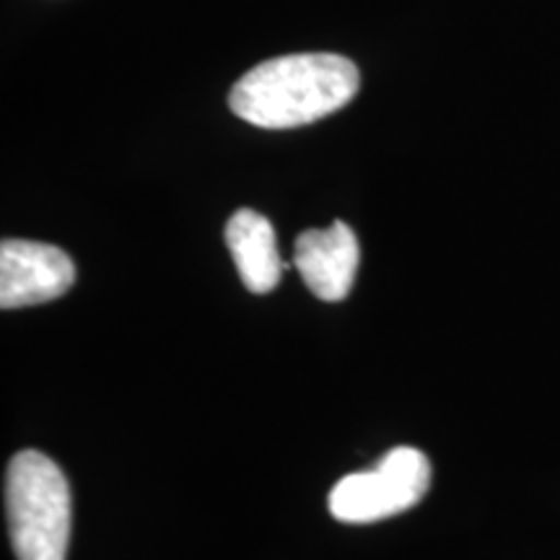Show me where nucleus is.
Here are the masks:
<instances>
[{
    "instance_id": "obj_1",
    "label": "nucleus",
    "mask_w": 560,
    "mask_h": 560,
    "mask_svg": "<svg viewBox=\"0 0 560 560\" xmlns=\"http://www.w3.org/2000/svg\"><path fill=\"white\" fill-rule=\"evenodd\" d=\"M359 86V68L342 55H283L244 73L231 89L229 107L257 128L289 130L342 109Z\"/></svg>"
},
{
    "instance_id": "obj_2",
    "label": "nucleus",
    "mask_w": 560,
    "mask_h": 560,
    "mask_svg": "<svg viewBox=\"0 0 560 560\" xmlns=\"http://www.w3.org/2000/svg\"><path fill=\"white\" fill-rule=\"evenodd\" d=\"M5 511L19 560H66L73 499L58 462L42 452H19L5 472Z\"/></svg>"
},
{
    "instance_id": "obj_3",
    "label": "nucleus",
    "mask_w": 560,
    "mask_h": 560,
    "mask_svg": "<svg viewBox=\"0 0 560 560\" xmlns=\"http://www.w3.org/2000/svg\"><path fill=\"white\" fill-rule=\"evenodd\" d=\"M431 462L412 446H395L374 470L348 475L330 490V514L346 524H374L402 514L429 493Z\"/></svg>"
},
{
    "instance_id": "obj_4",
    "label": "nucleus",
    "mask_w": 560,
    "mask_h": 560,
    "mask_svg": "<svg viewBox=\"0 0 560 560\" xmlns=\"http://www.w3.org/2000/svg\"><path fill=\"white\" fill-rule=\"evenodd\" d=\"M75 283V265L52 244L5 240L0 244V306L21 310L60 299Z\"/></svg>"
},
{
    "instance_id": "obj_5",
    "label": "nucleus",
    "mask_w": 560,
    "mask_h": 560,
    "mask_svg": "<svg viewBox=\"0 0 560 560\" xmlns=\"http://www.w3.org/2000/svg\"><path fill=\"white\" fill-rule=\"evenodd\" d=\"M361 247L348 223L335 221L330 229H310L296 240L293 265L306 289L322 301H342L350 293Z\"/></svg>"
},
{
    "instance_id": "obj_6",
    "label": "nucleus",
    "mask_w": 560,
    "mask_h": 560,
    "mask_svg": "<svg viewBox=\"0 0 560 560\" xmlns=\"http://www.w3.org/2000/svg\"><path fill=\"white\" fill-rule=\"evenodd\" d=\"M223 236L247 291L270 293L276 289L285 265L280 262L272 223L257 210L242 208L229 219Z\"/></svg>"
}]
</instances>
